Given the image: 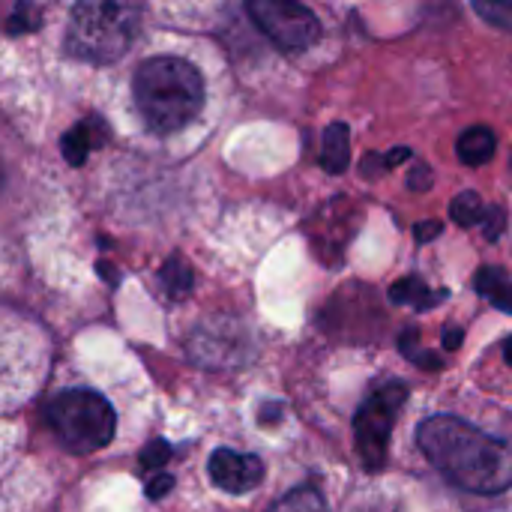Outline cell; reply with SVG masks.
I'll list each match as a JSON object with an SVG mask.
<instances>
[{"label":"cell","mask_w":512,"mask_h":512,"mask_svg":"<svg viewBox=\"0 0 512 512\" xmlns=\"http://www.w3.org/2000/svg\"><path fill=\"white\" fill-rule=\"evenodd\" d=\"M477 291L501 312H512V282L510 276L498 267H483L477 273Z\"/></svg>","instance_id":"cell-11"},{"label":"cell","mask_w":512,"mask_h":512,"mask_svg":"<svg viewBox=\"0 0 512 512\" xmlns=\"http://www.w3.org/2000/svg\"><path fill=\"white\" fill-rule=\"evenodd\" d=\"M0 186H3V165H0Z\"/></svg>","instance_id":"cell-23"},{"label":"cell","mask_w":512,"mask_h":512,"mask_svg":"<svg viewBox=\"0 0 512 512\" xmlns=\"http://www.w3.org/2000/svg\"><path fill=\"white\" fill-rule=\"evenodd\" d=\"M405 159H411V150H408V147H399V150H390V153H387L384 165L390 168V165H396V162H405Z\"/></svg>","instance_id":"cell-21"},{"label":"cell","mask_w":512,"mask_h":512,"mask_svg":"<svg viewBox=\"0 0 512 512\" xmlns=\"http://www.w3.org/2000/svg\"><path fill=\"white\" fill-rule=\"evenodd\" d=\"M210 480L228 495H246L261 486L264 480V462L249 453L234 450H216L210 456Z\"/></svg>","instance_id":"cell-7"},{"label":"cell","mask_w":512,"mask_h":512,"mask_svg":"<svg viewBox=\"0 0 512 512\" xmlns=\"http://www.w3.org/2000/svg\"><path fill=\"white\" fill-rule=\"evenodd\" d=\"M45 420L57 441L72 453H93L111 444L117 417L114 408L93 390H63L48 408Z\"/></svg>","instance_id":"cell-4"},{"label":"cell","mask_w":512,"mask_h":512,"mask_svg":"<svg viewBox=\"0 0 512 512\" xmlns=\"http://www.w3.org/2000/svg\"><path fill=\"white\" fill-rule=\"evenodd\" d=\"M168 453H171V450L165 447V441H156V444H153V447H150V450L141 456V462H144L147 468H159V465L168 459Z\"/></svg>","instance_id":"cell-17"},{"label":"cell","mask_w":512,"mask_h":512,"mask_svg":"<svg viewBox=\"0 0 512 512\" xmlns=\"http://www.w3.org/2000/svg\"><path fill=\"white\" fill-rule=\"evenodd\" d=\"M450 213H453V219H456L462 228H471V225H480V222H483V216H486V207H483L480 195L468 189V192L456 195V201H453Z\"/></svg>","instance_id":"cell-13"},{"label":"cell","mask_w":512,"mask_h":512,"mask_svg":"<svg viewBox=\"0 0 512 512\" xmlns=\"http://www.w3.org/2000/svg\"><path fill=\"white\" fill-rule=\"evenodd\" d=\"M504 357H507V363L512 366V336L504 342Z\"/></svg>","instance_id":"cell-22"},{"label":"cell","mask_w":512,"mask_h":512,"mask_svg":"<svg viewBox=\"0 0 512 512\" xmlns=\"http://www.w3.org/2000/svg\"><path fill=\"white\" fill-rule=\"evenodd\" d=\"M390 300L399 306H411V309H432L441 300H447V291H432L423 279L405 276L390 288Z\"/></svg>","instance_id":"cell-9"},{"label":"cell","mask_w":512,"mask_h":512,"mask_svg":"<svg viewBox=\"0 0 512 512\" xmlns=\"http://www.w3.org/2000/svg\"><path fill=\"white\" fill-rule=\"evenodd\" d=\"M141 27V0H78L66 24V51L75 60L108 66L120 60Z\"/></svg>","instance_id":"cell-3"},{"label":"cell","mask_w":512,"mask_h":512,"mask_svg":"<svg viewBox=\"0 0 512 512\" xmlns=\"http://www.w3.org/2000/svg\"><path fill=\"white\" fill-rule=\"evenodd\" d=\"M351 132L345 123H330L324 129V150H321V165L330 174H342L348 168V156H351V144H348Z\"/></svg>","instance_id":"cell-10"},{"label":"cell","mask_w":512,"mask_h":512,"mask_svg":"<svg viewBox=\"0 0 512 512\" xmlns=\"http://www.w3.org/2000/svg\"><path fill=\"white\" fill-rule=\"evenodd\" d=\"M459 345H462V330H459V327L444 330V348H447V351H456Z\"/></svg>","instance_id":"cell-20"},{"label":"cell","mask_w":512,"mask_h":512,"mask_svg":"<svg viewBox=\"0 0 512 512\" xmlns=\"http://www.w3.org/2000/svg\"><path fill=\"white\" fill-rule=\"evenodd\" d=\"M495 132L486 129V126H471L468 132L459 135V144H456V153L465 165L471 168H480L486 165L492 156H495Z\"/></svg>","instance_id":"cell-8"},{"label":"cell","mask_w":512,"mask_h":512,"mask_svg":"<svg viewBox=\"0 0 512 512\" xmlns=\"http://www.w3.org/2000/svg\"><path fill=\"white\" fill-rule=\"evenodd\" d=\"M441 231H444V222L432 219V222H420V225L414 228V237H417V243H432Z\"/></svg>","instance_id":"cell-16"},{"label":"cell","mask_w":512,"mask_h":512,"mask_svg":"<svg viewBox=\"0 0 512 512\" xmlns=\"http://www.w3.org/2000/svg\"><path fill=\"white\" fill-rule=\"evenodd\" d=\"M474 12L501 30H512V0H474Z\"/></svg>","instance_id":"cell-14"},{"label":"cell","mask_w":512,"mask_h":512,"mask_svg":"<svg viewBox=\"0 0 512 512\" xmlns=\"http://www.w3.org/2000/svg\"><path fill=\"white\" fill-rule=\"evenodd\" d=\"M423 456L459 489L501 495L512 486V444L459 417H432L417 429Z\"/></svg>","instance_id":"cell-1"},{"label":"cell","mask_w":512,"mask_h":512,"mask_svg":"<svg viewBox=\"0 0 512 512\" xmlns=\"http://www.w3.org/2000/svg\"><path fill=\"white\" fill-rule=\"evenodd\" d=\"M171 486H174V480H171L168 474H159L156 480H150V483H147V492H150V498H162Z\"/></svg>","instance_id":"cell-19"},{"label":"cell","mask_w":512,"mask_h":512,"mask_svg":"<svg viewBox=\"0 0 512 512\" xmlns=\"http://www.w3.org/2000/svg\"><path fill=\"white\" fill-rule=\"evenodd\" d=\"M246 9L258 30L285 51H306L321 36L315 12L297 0H249Z\"/></svg>","instance_id":"cell-6"},{"label":"cell","mask_w":512,"mask_h":512,"mask_svg":"<svg viewBox=\"0 0 512 512\" xmlns=\"http://www.w3.org/2000/svg\"><path fill=\"white\" fill-rule=\"evenodd\" d=\"M504 225H507V216H504V210H501V207L486 210V216H483L486 240H498V237H501V231H504Z\"/></svg>","instance_id":"cell-15"},{"label":"cell","mask_w":512,"mask_h":512,"mask_svg":"<svg viewBox=\"0 0 512 512\" xmlns=\"http://www.w3.org/2000/svg\"><path fill=\"white\" fill-rule=\"evenodd\" d=\"M270 512H330V510H327V501L321 498V492H318V489L303 486V489L288 492L282 501H276Z\"/></svg>","instance_id":"cell-12"},{"label":"cell","mask_w":512,"mask_h":512,"mask_svg":"<svg viewBox=\"0 0 512 512\" xmlns=\"http://www.w3.org/2000/svg\"><path fill=\"white\" fill-rule=\"evenodd\" d=\"M132 93L144 123L159 135L183 129L204 108V81L198 69L168 54L150 57L135 69Z\"/></svg>","instance_id":"cell-2"},{"label":"cell","mask_w":512,"mask_h":512,"mask_svg":"<svg viewBox=\"0 0 512 512\" xmlns=\"http://www.w3.org/2000/svg\"><path fill=\"white\" fill-rule=\"evenodd\" d=\"M408 186H411V189H420V192H426V189L432 186V171H429L426 165L414 168V171H411V177H408Z\"/></svg>","instance_id":"cell-18"},{"label":"cell","mask_w":512,"mask_h":512,"mask_svg":"<svg viewBox=\"0 0 512 512\" xmlns=\"http://www.w3.org/2000/svg\"><path fill=\"white\" fill-rule=\"evenodd\" d=\"M405 399H408V387L402 381H384L360 405V411L354 417V441H357L366 471L384 468L393 426H396L399 411L405 408Z\"/></svg>","instance_id":"cell-5"}]
</instances>
